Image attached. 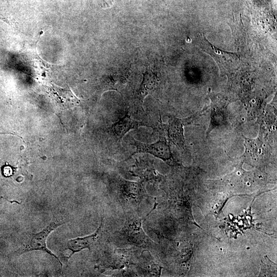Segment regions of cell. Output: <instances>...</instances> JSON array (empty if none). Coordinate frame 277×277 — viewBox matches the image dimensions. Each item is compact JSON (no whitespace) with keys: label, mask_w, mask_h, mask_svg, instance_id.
<instances>
[{"label":"cell","mask_w":277,"mask_h":277,"mask_svg":"<svg viewBox=\"0 0 277 277\" xmlns=\"http://www.w3.org/2000/svg\"><path fill=\"white\" fill-rule=\"evenodd\" d=\"M102 226V222L96 231L90 236L82 238H77L68 241L66 244V247L67 249L72 251L69 258H71L75 253L79 252L83 249L88 248L91 250L99 239Z\"/></svg>","instance_id":"4"},{"label":"cell","mask_w":277,"mask_h":277,"mask_svg":"<svg viewBox=\"0 0 277 277\" xmlns=\"http://www.w3.org/2000/svg\"><path fill=\"white\" fill-rule=\"evenodd\" d=\"M61 223L52 222L41 231L34 233H27L23 246L16 251L17 254H22L33 250H41L45 251L57 259L62 266L59 258L48 249L47 240L50 234L59 226Z\"/></svg>","instance_id":"1"},{"label":"cell","mask_w":277,"mask_h":277,"mask_svg":"<svg viewBox=\"0 0 277 277\" xmlns=\"http://www.w3.org/2000/svg\"><path fill=\"white\" fill-rule=\"evenodd\" d=\"M157 79L152 73L147 72L144 75V78L140 91V99L141 102L156 87Z\"/></svg>","instance_id":"7"},{"label":"cell","mask_w":277,"mask_h":277,"mask_svg":"<svg viewBox=\"0 0 277 277\" xmlns=\"http://www.w3.org/2000/svg\"><path fill=\"white\" fill-rule=\"evenodd\" d=\"M142 125H145L132 118L130 115L127 113L123 118L111 126L110 132L118 141H120L130 131L137 129Z\"/></svg>","instance_id":"5"},{"label":"cell","mask_w":277,"mask_h":277,"mask_svg":"<svg viewBox=\"0 0 277 277\" xmlns=\"http://www.w3.org/2000/svg\"><path fill=\"white\" fill-rule=\"evenodd\" d=\"M185 121L176 118L169 120L167 128L168 139L181 149L184 147L185 141L184 135Z\"/></svg>","instance_id":"6"},{"label":"cell","mask_w":277,"mask_h":277,"mask_svg":"<svg viewBox=\"0 0 277 277\" xmlns=\"http://www.w3.org/2000/svg\"><path fill=\"white\" fill-rule=\"evenodd\" d=\"M132 144L136 148V151L131 157L138 153H147L160 159L170 165H173L175 161L168 143L161 139L157 142L151 144H145L132 138Z\"/></svg>","instance_id":"2"},{"label":"cell","mask_w":277,"mask_h":277,"mask_svg":"<svg viewBox=\"0 0 277 277\" xmlns=\"http://www.w3.org/2000/svg\"><path fill=\"white\" fill-rule=\"evenodd\" d=\"M246 151L250 154L259 153L261 143L258 140H252L245 138Z\"/></svg>","instance_id":"8"},{"label":"cell","mask_w":277,"mask_h":277,"mask_svg":"<svg viewBox=\"0 0 277 277\" xmlns=\"http://www.w3.org/2000/svg\"><path fill=\"white\" fill-rule=\"evenodd\" d=\"M201 48L210 55L221 66L224 65H233L238 60H240L239 56L236 53L223 51L210 44L203 36L200 40Z\"/></svg>","instance_id":"3"}]
</instances>
